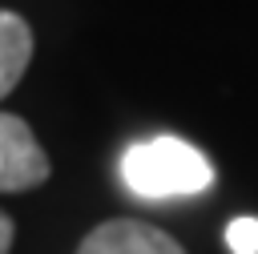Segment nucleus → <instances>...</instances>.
<instances>
[{
  "label": "nucleus",
  "instance_id": "1",
  "mask_svg": "<svg viewBox=\"0 0 258 254\" xmlns=\"http://www.w3.org/2000/svg\"><path fill=\"white\" fill-rule=\"evenodd\" d=\"M121 181L149 202L161 198H189L214 185V165L202 149H194L181 137H149L133 141L121 153Z\"/></svg>",
  "mask_w": 258,
  "mask_h": 254
},
{
  "label": "nucleus",
  "instance_id": "2",
  "mask_svg": "<svg viewBox=\"0 0 258 254\" xmlns=\"http://www.w3.org/2000/svg\"><path fill=\"white\" fill-rule=\"evenodd\" d=\"M52 165L28 121L16 113H0V194H20L48 181Z\"/></svg>",
  "mask_w": 258,
  "mask_h": 254
},
{
  "label": "nucleus",
  "instance_id": "3",
  "mask_svg": "<svg viewBox=\"0 0 258 254\" xmlns=\"http://www.w3.org/2000/svg\"><path fill=\"white\" fill-rule=\"evenodd\" d=\"M77 254H185V246L173 234H165L149 222L109 218V222H101L85 234Z\"/></svg>",
  "mask_w": 258,
  "mask_h": 254
},
{
  "label": "nucleus",
  "instance_id": "4",
  "mask_svg": "<svg viewBox=\"0 0 258 254\" xmlns=\"http://www.w3.org/2000/svg\"><path fill=\"white\" fill-rule=\"evenodd\" d=\"M32 60V28L20 12L0 8V101L20 85L24 69Z\"/></svg>",
  "mask_w": 258,
  "mask_h": 254
},
{
  "label": "nucleus",
  "instance_id": "5",
  "mask_svg": "<svg viewBox=\"0 0 258 254\" xmlns=\"http://www.w3.org/2000/svg\"><path fill=\"white\" fill-rule=\"evenodd\" d=\"M226 246L234 254H258V218H234L226 226Z\"/></svg>",
  "mask_w": 258,
  "mask_h": 254
},
{
  "label": "nucleus",
  "instance_id": "6",
  "mask_svg": "<svg viewBox=\"0 0 258 254\" xmlns=\"http://www.w3.org/2000/svg\"><path fill=\"white\" fill-rule=\"evenodd\" d=\"M12 238H16V226H12V218L0 210V254H8V250H12Z\"/></svg>",
  "mask_w": 258,
  "mask_h": 254
}]
</instances>
